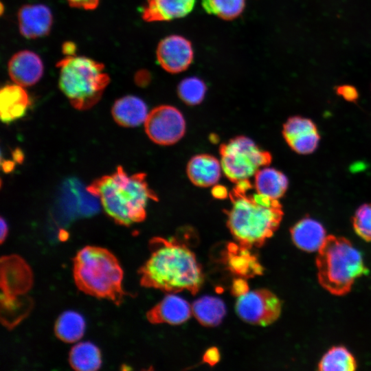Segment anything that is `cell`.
Wrapping results in <instances>:
<instances>
[{
	"mask_svg": "<svg viewBox=\"0 0 371 371\" xmlns=\"http://www.w3.org/2000/svg\"><path fill=\"white\" fill-rule=\"evenodd\" d=\"M59 87L71 105L87 110L96 104L109 84L104 65L80 56H67L56 63Z\"/></svg>",
	"mask_w": 371,
	"mask_h": 371,
	"instance_id": "cell-6",
	"label": "cell"
},
{
	"mask_svg": "<svg viewBox=\"0 0 371 371\" xmlns=\"http://www.w3.org/2000/svg\"><path fill=\"white\" fill-rule=\"evenodd\" d=\"M291 235L298 248L308 252L318 251L327 236L322 224L309 217L295 223L291 229Z\"/></svg>",
	"mask_w": 371,
	"mask_h": 371,
	"instance_id": "cell-19",
	"label": "cell"
},
{
	"mask_svg": "<svg viewBox=\"0 0 371 371\" xmlns=\"http://www.w3.org/2000/svg\"><path fill=\"white\" fill-rule=\"evenodd\" d=\"M249 179L236 183L229 194L232 206L226 212L227 225L240 247H260L272 236L283 216L277 199L251 193Z\"/></svg>",
	"mask_w": 371,
	"mask_h": 371,
	"instance_id": "cell-2",
	"label": "cell"
},
{
	"mask_svg": "<svg viewBox=\"0 0 371 371\" xmlns=\"http://www.w3.org/2000/svg\"><path fill=\"white\" fill-rule=\"evenodd\" d=\"M322 371H353L357 363L353 355L343 346L330 348L322 358L318 365Z\"/></svg>",
	"mask_w": 371,
	"mask_h": 371,
	"instance_id": "cell-25",
	"label": "cell"
},
{
	"mask_svg": "<svg viewBox=\"0 0 371 371\" xmlns=\"http://www.w3.org/2000/svg\"><path fill=\"white\" fill-rule=\"evenodd\" d=\"M206 92L204 82L196 77L183 79L178 86L180 98L189 105H196L201 102Z\"/></svg>",
	"mask_w": 371,
	"mask_h": 371,
	"instance_id": "cell-27",
	"label": "cell"
},
{
	"mask_svg": "<svg viewBox=\"0 0 371 371\" xmlns=\"http://www.w3.org/2000/svg\"><path fill=\"white\" fill-rule=\"evenodd\" d=\"M8 227L3 217L1 218V243H2L5 239L8 234Z\"/></svg>",
	"mask_w": 371,
	"mask_h": 371,
	"instance_id": "cell-35",
	"label": "cell"
},
{
	"mask_svg": "<svg viewBox=\"0 0 371 371\" xmlns=\"http://www.w3.org/2000/svg\"><path fill=\"white\" fill-rule=\"evenodd\" d=\"M239 254L234 255L230 259L229 267L235 273L243 276L257 274L262 271L261 266L248 252L249 249L240 247Z\"/></svg>",
	"mask_w": 371,
	"mask_h": 371,
	"instance_id": "cell-28",
	"label": "cell"
},
{
	"mask_svg": "<svg viewBox=\"0 0 371 371\" xmlns=\"http://www.w3.org/2000/svg\"><path fill=\"white\" fill-rule=\"evenodd\" d=\"M222 166L214 157L200 154L193 157L187 166V175L192 183L200 187L216 184L220 179Z\"/></svg>",
	"mask_w": 371,
	"mask_h": 371,
	"instance_id": "cell-18",
	"label": "cell"
},
{
	"mask_svg": "<svg viewBox=\"0 0 371 371\" xmlns=\"http://www.w3.org/2000/svg\"><path fill=\"white\" fill-rule=\"evenodd\" d=\"M8 71L14 83L25 87L38 82L43 74L44 67L37 54L30 50H22L10 58Z\"/></svg>",
	"mask_w": 371,
	"mask_h": 371,
	"instance_id": "cell-14",
	"label": "cell"
},
{
	"mask_svg": "<svg viewBox=\"0 0 371 371\" xmlns=\"http://www.w3.org/2000/svg\"><path fill=\"white\" fill-rule=\"evenodd\" d=\"M282 134L291 149L302 155L315 151L319 141L315 124L311 120L300 116L287 120L283 126Z\"/></svg>",
	"mask_w": 371,
	"mask_h": 371,
	"instance_id": "cell-11",
	"label": "cell"
},
{
	"mask_svg": "<svg viewBox=\"0 0 371 371\" xmlns=\"http://www.w3.org/2000/svg\"><path fill=\"white\" fill-rule=\"evenodd\" d=\"M69 361L76 370L95 371L101 366V353L93 344L89 341L80 342L71 348Z\"/></svg>",
	"mask_w": 371,
	"mask_h": 371,
	"instance_id": "cell-23",
	"label": "cell"
},
{
	"mask_svg": "<svg viewBox=\"0 0 371 371\" xmlns=\"http://www.w3.org/2000/svg\"><path fill=\"white\" fill-rule=\"evenodd\" d=\"M288 183L286 177L272 168L263 167L254 175L256 191L273 199L278 200L284 194Z\"/></svg>",
	"mask_w": 371,
	"mask_h": 371,
	"instance_id": "cell-21",
	"label": "cell"
},
{
	"mask_svg": "<svg viewBox=\"0 0 371 371\" xmlns=\"http://www.w3.org/2000/svg\"><path fill=\"white\" fill-rule=\"evenodd\" d=\"M192 311L201 325L212 327L221 323L225 315L226 308L224 302L221 299L204 296L193 303Z\"/></svg>",
	"mask_w": 371,
	"mask_h": 371,
	"instance_id": "cell-22",
	"label": "cell"
},
{
	"mask_svg": "<svg viewBox=\"0 0 371 371\" xmlns=\"http://www.w3.org/2000/svg\"><path fill=\"white\" fill-rule=\"evenodd\" d=\"M318 280L331 294L348 293L355 280L367 273L361 254L343 237L327 236L316 258Z\"/></svg>",
	"mask_w": 371,
	"mask_h": 371,
	"instance_id": "cell-5",
	"label": "cell"
},
{
	"mask_svg": "<svg viewBox=\"0 0 371 371\" xmlns=\"http://www.w3.org/2000/svg\"><path fill=\"white\" fill-rule=\"evenodd\" d=\"M356 233L366 241H371V204H363L355 212L352 219Z\"/></svg>",
	"mask_w": 371,
	"mask_h": 371,
	"instance_id": "cell-29",
	"label": "cell"
},
{
	"mask_svg": "<svg viewBox=\"0 0 371 371\" xmlns=\"http://www.w3.org/2000/svg\"><path fill=\"white\" fill-rule=\"evenodd\" d=\"M73 275L77 287L86 294L111 300L120 305L126 295L123 270L108 249L86 246L74 258Z\"/></svg>",
	"mask_w": 371,
	"mask_h": 371,
	"instance_id": "cell-4",
	"label": "cell"
},
{
	"mask_svg": "<svg viewBox=\"0 0 371 371\" xmlns=\"http://www.w3.org/2000/svg\"><path fill=\"white\" fill-rule=\"evenodd\" d=\"M157 58L161 67L172 74L186 70L194 56L191 43L179 35H171L160 41L157 48Z\"/></svg>",
	"mask_w": 371,
	"mask_h": 371,
	"instance_id": "cell-10",
	"label": "cell"
},
{
	"mask_svg": "<svg viewBox=\"0 0 371 371\" xmlns=\"http://www.w3.org/2000/svg\"><path fill=\"white\" fill-rule=\"evenodd\" d=\"M206 12L225 20L237 18L245 9V0H201Z\"/></svg>",
	"mask_w": 371,
	"mask_h": 371,
	"instance_id": "cell-26",
	"label": "cell"
},
{
	"mask_svg": "<svg viewBox=\"0 0 371 371\" xmlns=\"http://www.w3.org/2000/svg\"><path fill=\"white\" fill-rule=\"evenodd\" d=\"M337 93L350 102L355 101L358 98L357 91L355 87L350 85H343L337 87Z\"/></svg>",
	"mask_w": 371,
	"mask_h": 371,
	"instance_id": "cell-30",
	"label": "cell"
},
{
	"mask_svg": "<svg viewBox=\"0 0 371 371\" xmlns=\"http://www.w3.org/2000/svg\"><path fill=\"white\" fill-rule=\"evenodd\" d=\"M281 302L265 289L247 291L238 297L236 311L238 317L251 324L266 326L274 322L281 313Z\"/></svg>",
	"mask_w": 371,
	"mask_h": 371,
	"instance_id": "cell-8",
	"label": "cell"
},
{
	"mask_svg": "<svg viewBox=\"0 0 371 371\" xmlns=\"http://www.w3.org/2000/svg\"><path fill=\"white\" fill-rule=\"evenodd\" d=\"M30 104L29 95L23 87L16 83L6 85L0 91V115L5 124L23 117Z\"/></svg>",
	"mask_w": 371,
	"mask_h": 371,
	"instance_id": "cell-16",
	"label": "cell"
},
{
	"mask_svg": "<svg viewBox=\"0 0 371 371\" xmlns=\"http://www.w3.org/2000/svg\"><path fill=\"white\" fill-rule=\"evenodd\" d=\"M17 18L21 34L29 39L47 35L53 23L50 9L43 4L23 5L18 12Z\"/></svg>",
	"mask_w": 371,
	"mask_h": 371,
	"instance_id": "cell-13",
	"label": "cell"
},
{
	"mask_svg": "<svg viewBox=\"0 0 371 371\" xmlns=\"http://www.w3.org/2000/svg\"><path fill=\"white\" fill-rule=\"evenodd\" d=\"M54 330L58 339L64 342L74 343L83 336L85 321L77 312L65 311L57 319Z\"/></svg>",
	"mask_w": 371,
	"mask_h": 371,
	"instance_id": "cell-24",
	"label": "cell"
},
{
	"mask_svg": "<svg viewBox=\"0 0 371 371\" xmlns=\"http://www.w3.org/2000/svg\"><path fill=\"white\" fill-rule=\"evenodd\" d=\"M62 50L65 56L76 55V46L73 42L67 41L62 46Z\"/></svg>",
	"mask_w": 371,
	"mask_h": 371,
	"instance_id": "cell-34",
	"label": "cell"
},
{
	"mask_svg": "<svg viewBox=\"0 0 371 371\" xmlns=\"http://www.w3.org/2000/svg\"><path fill=\"white\" fill-rule=\"evenodd\" d=\"M196 0H146L142 18L148 22L166 21L181 18L194 8Z\"/></svg>",
	"mask_w": 371,
	"mask_h": 371,
	"instance_id": "cell-17",
	"label": "cell"
},
{
	"mask_svg": "<svg viewBox=\"0 0 371 371\" xmlns=\"http://www.w3.org/2000/svg\"><path fill=\"white\" fill-rule=\"evenodd\" d=\"M248 291L247 282L243 279H237L233 283L232 293L238 297Z\"/></svg>",
	"mask_w": 371,
	"mask_h": 371,
	"instance_id": "cell-32",
	"label": "cell"
},
{
	"mask_svg": "<svg viewBox=\"0 0 371 371\" xmlns=\"http://www.w3.org/2000/svg\"><path fill=\"white\" fill-rule=\"evenodd\" d=\"M192 313V307L184 299L168 295L146 313L148 320L152 324H169L178 325L186 322Z\"/></svg>",
	"mask_w": 371,
	"mask_h": 371,
	"instance_id": "cell-15",
	"label": "cell"
},
{
	"mask_svg": "<svg viewBox=\"0 0 371 371\" xmlns=\"http://www.w3.org/2000/svg\"><path fill=\"white\" fill-rule=\"evenodd\" d=\"M70 6L84 10H93L99 4L100 0H67Z\"/></svg>",
	"mask_w": 371,
	"mask_h": 371,
	"instance_id": "cell-31",
	"label": "cell"
},
{
	"mask_svg": "<svg viewBox=\"0 0 371 371\" xmlns=\"http://www.w3.org/2000/svg\"><path fill=\"white\" fill-rule=\"evenodd\" d=\"M219 358V352L215 348L208 349L203 355L204 361L212 366L216 363Z\"/></svg>",
	"mask_w": 371,
	"mask_h": 371,
	"instance_id": "cell-33",
	"label": "cell"
},
{
	"mask_svg": "<svg viewBox=\"0 0 371 371\" xmlns=\"http://www.w3.org/2000/svg\"><path fill=\"white\" fill-rule=\"evenodd\" d=\"M87 190L100 200L115 223L124 226L143 221L148 201L157 199L148 187L145 174L128 176L122 166L113 174L94 180Z\"/></svg>",
	"mask_w": 371,
	"mask_h": 371,
	"instance_id": "cell-3",
	"label": "cell"
},
{
	"mask_svg": "<svg viewBox=\"0 0 371 371\" xmlns=\"http://www.w3.org/2000/svg\"><path fill=\"white\" fill-rule=\"evenodd\" d=\"M60 205L63 211L72 216L93 215L98 210V198L85 189L77 179H70L64 184Z\"/></svg>",
	"mask_w": 371,
	"mask_h": 371,
	"instance_id": "cell-12",
	"label": "cell"
},
{
	"mask_svg": "<svg viewBox=\"0 0 371 371\" xmlns=\"http://www.w3.org/2000/svg\"><path fill=\"white\" fill-rule=\"evenodd\" d=\"M144 127L147 135L153 142L160 145H171L183 136L186 122L177 108L161 105L148 114Z\"/></svg>",
	"mask_w": 371,
	"mask_h": 371,
	"instance_id": "cell-9",
	"label": "cell"
},
{
	"mask_svg": "<svg viewBox=\"0 0 371 371\" xmlns=\"http://www.w3.org/2000/svg\"><path fill=\"white\" fill-rule=\"evenodd\" d=\"M150 256L139 269L140 284L166 292L188 291L195 295L203 282L201 266L186 245L155 237L150 240Z\"/></svg>",
	"mask_w": 371,
	"mask_h": 371,
	"instance_id": "cell-1",
	"label": "cell"
},
{
	"mask_svg": "<svg viewBox=\"0 0 371 371\" xmlns=\"http://www.w3.org/2000/svg\"><path fill=\"white\" fill-rule=\"evenodd\" d=\"M115 121L124 127H135L145 122L147 106L139 98L134 95L122 97L114 103L111 109Z\"/></svg>",
	"mask_w": 371,
	"mask_h": 371,
	"instance_id": "cell-20",
	"label": "cell"
},
{
	"mask_svg": "<svg viewBox=\"0 0 371 371\" xmlns=\"http://www.w3.org/2000/svg\"><path fill=\"white\" fill-rule=\"evenodd\" d=\"M221 164L225 176L232 182L247 180L271 161V154L251 139L238 136L220 148Z\"/></svg>",
	"mask_w": 371,
	"mask_h": 371,
	"instance_id": "cell-7",
	"label": "cell"
}]
</instances>
